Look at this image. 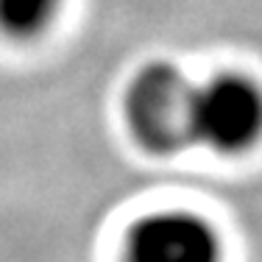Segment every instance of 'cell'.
Masks as SVG:
<instances>
[{"label": "cell", "mask_w": 262, "mask_h": 262, "mask_svg": "<svg viewBox=\"0 0 262 262\" xmlns=\"http://www.w3.org/2000/svg\"><path fill=\"white\" fill-rule=\"evenodd\" d=\"M195 81L170 61L145 64L126 90L128 131L151 154H179L192 145Z\"/></svg>", "instance_id": "6da1fadb"}, {"label": "cell", "mask_w": 262, "mask_h": 262, "mask_svg": "<svg viewBox=\"0 0 262 262\" xmlns=\"http://www.w3.org/2000/svg\"><path fill=\"white\" fill-rule=\"evenodd\" d=\"M262 137V90L240 73H217L192 90V145L223 157L246 154Z\"/></svg>", "instance_id": "7a4b0ae2"}, {"label": "cell", "mask_w": 262, "mask_h": 262, "mask_svg": "<svg viewBox=\"0 0 262 262\" xmlns=\"http://www.w3.org/2000/svg\"><path fill=\"white\" fill-rule=\"evenodd\" d=\"M126 262H223V243L195 212H154L128 232Z\"/></svg>", "instance_id": "3957f363"}, {"label": "cell", "mask_w": 262, "mask_h": 262, "mask_svg": "<svg viewBox=\"0 0 262 262\" xmlns=\"http://www.w3.org/2000/svg\"><path fill=\"white\" fill-rule=\"evenodd\" d=\"M64 0H0V31L14 39H31L56 20Z\"/></svg>", "instance_id": "277c9868"}]
</instances>
